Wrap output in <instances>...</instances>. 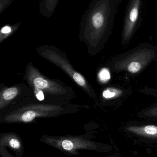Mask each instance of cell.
<instances>
[{
  "instance_id": "6da1fadb",
  "label": "cell",
  "mask_w": 157,
  "mask_h": 157,
  "mask_svg": "<svg viewBox=\"0 0 157 157\" xmlns=\"http://www.w3.org/2000/svg\"><path fill=\"white\" fill-rule=\"evenodd\" d=\"M120 2L117 0H94L82 15L79 38L86 45L91 56L98 55L108 41Z\"/></svg>"
},
{
  "instance_id": "7a4b0ae2",
  "label": "cell",
  "mask_w": 157,
  "mask_h": 157,
  "mask_svg": "<svg viewBox=\"0 0 157 157\" xmlns=\"http://www.w3.org/2000/svg\"><path fill=\"white\" fill-rule=\"evenodd\" d=\"M157 60V46L148 43H142L115 57L107 66L113 73L125 72L136 75Z\"/></svg>"
},
{
  "instance_id": "3957f363",
  "label": "cell",
  "mask_w": 157,
  "mask_h": 157,
  "mask_svg": "<svg viewBox=\"0 0 157 157\" xmlns=\"http://www.w3.org/2000/svg\"><path fill=\"white\" fill-rule=\"evenodd\" d=\"M24 79L32 89L41 90L44 94L49 96L64 99L74 94L71 86L66 85L61 81L45 76L31 62L26 66Z\"/></svg>"
},
{
  "instance_id": "277c9868",
  "label": "cell",
  "mask_w": 157,
  "mask_h": 157,
  "mask_svg": "<svg viewBox=\"0 0 157 157\" xmlns=\"http://www.w3.org/2000/svg\"><path fill=\"white\" fill-rule=\"evenodd\" d=\"M36 51L40 56L61 69L87 94L92 98L96 97L95 91L91 85L84 76L74 68L63 51L54 46L48 45L39 47Z\"/></svg>"
},
{
  "instance_id": "5b68a950",
  "label": "cell",
  "mask_w": 157,
  "mask_h": 157,
  "mask_svg": "<svg viewBox=\"0 0 157 157\" xmlns=\"http://www.w3.org/2000/svg\"><path fill=\"white\" fill-rule=\"evenodd\" d=\"M63 110L57 105L46 103H30L23 105L5 117L6 123H30L38 117H48L56 115Z\"/></svg>"
},
{
  "instance_id": "8992f818",
  "label": "cell",
  "mask_w": 157,
  "mask_h": 157,
  "mask_svg": "<svg viewBox=\"0 0 157 157\" xmlns=\"http://www.w3.org/2000/svg\"><path fill=\"white\" fill-rule=\"evenodd\" d=\"M45 143L67 153L77 154L78 150H95L96 143L75 136L50 137L43 138Z\"/></svg>"
},
{
  "instance_id": "52a82bcc",
  "label": "cell",
  "mask_w": 157,
  "mask_h": 157,
  "mask_svg": "<svg viewBox=\"0 0 157 157\" xmlns=\"http://www.w3.org/2000/svg\"><path fill=\"white\" fill-rule=\"evenodd\" d=\"M140 0H133L129 2L126 12L124 22L122 33V44L126 45L131 41L138 21Z\"/></svg>"
},
{
  "instance_id": "ba28073f",
  "label": "cell",
  "mask_w": 157,
  "mask_h": 157,
  "mask_svg": "<svg viewBox=\"0 0 157 157\" xmlns=\"http://www.w3.org/2000/svg\"><path fill=\"white\" fill-rule=\"evenodd\" d=\"M31 93L34 94L33 89L24 83L11 86L4 85L0 92V109H4L20 96Z\"/></svg>"
},
{
  "instance_id": "9c48e42d",
  "label": "cell",
  "mask_w": 157,
  "mask_h": 157,
  "mask_svg": "<svg viewBox=\"0 0 157 157\" xmlns=\"http://www.w3.org/2000/svg\"><path fill=\"white\" fill-rule=\"evenodd\" d=\"M129 132L150 138L157 139V126L154 125H147L141 126H130L127 128Z\"/></svg>"
},
{
  "instance_id": "30bf717a",
  "label": "cell",
  "mask_w": 157,
  "mask_h": 157,
  "mask_svg": "<svg viewBox=\"0 0 157 157\" xmlns=\"http://www.w3.org/2000/svg\"><path fill=\"white\" fill-rule=\"evenodd\" d=\"M58 1H43L40 2V11L42 15L49 17L53 14Z\"/></svg>"
},
{
  "instance_id": "8fae6325",
  "label": "cell",
  "mask_w": 157,
  "mask_h": 157,
  "mask_svg": "<svg viewBox=\"0 0 157 157\" xmlns=\"http://www.w3.org/2000/svg\"><path fill=\"white\" fill-rule=\"evenodd\" d=\"M124 92L121 89L113 87H108L103 90L102 93V97L105 100H111L118 98L122 95Z\"/></svg>"
},
{
  "instance_id": "7c38bea8",
  "label": "cell",
  "mask_w": 157,
  "mask_h": 157,
  "mask_svg": "<svg viewBox=\"0 0 157 157\" xmlns=\"http://www.w3.org/2000/svg\"><path fill=\"white\" fill-rule=\"evenodd\" d=\"M3 139V142L8 144L10 147L12 149L17 151H21L22 149V145L21 141L18 137L15 136V135H8L6 137H4Z\"/></svg>"
},
{
  "instance_id": "4fadbf2b",
  "label": "cell",
  "mask_w": 157,
  "mask_h": 157,
  "mask_svg": "<svg viewBox=\"0 0 157 157\" xmlns=\"http://www.w3.org/2000/svg\"><path fill=\"white\" fill-rule=\"evenodd\" d=\"M98 77L99 80L101 83H105L108 82L111 78L109 69L106 67L102 68L98 73Z\"/></svg>"
},
{
  "instance_id": "5bb4252c",
  "label": "cell",
  "mask_w": 157,
  "mask_h": 157,
  "mask_svg": "<svg viewBox=\"0 0 157 157\" xmlns=\"http://www.w3.org/2000/svg\"><path fill=\"white\" fill-rule=\"evenodd\" d=\"M13 30H14V27H12L10 25H5L2 28L0 31L1 43H2L5 38H7L12 33Z\"/></svg>"
},
{
  "instance_id": "9a60e30c",
  "label": "cell",
  "mask_w": 157,
  "mask_h": 157,
  "mask_svg": "<svg viewBox=\"0 0 157 157\" xmlns=\"http://www.w3.org/2000/svg\"><path fill=\"white\" fill-rule=\"evenodd\" d=\"M33 89V90L35 96L37 99V100L40 101H44L45 99V94L44 92L41 90L36 89V88H34Z\"/></svg>"
},
{
  "instance_id": "2e32d148",
  "label": "cell",
  "mask_w": 157,
  "mask_h": 157,
  "mask_svg": "<svg viewBox=\"0 0 157 157\" xmlns=\"http://www.w3.org/2000/svg\"><path fill=\"white\" fill-rule=\"evenodd\" d=\"M147 116L151 117H157V105L151 107L145 113Z\"/></svg>"
},
{
  "instance_id": "e0dca14e",
  "label": "cell",
  "mask_w": 157,
  "mask_h": 157,
  "mask_svg": "<svg viewBox=\"0 0 157 157\" xmlns=\"http://www.w3.org/2000/svg\"><path fill=\"white\" fill-rule=\"evenodd\" d=\"M11 2V1H2V0L1 1V4H0V5H1V7H0L1 13H2L3 10H4V9L7 7L6 5H8V3Z\"/></svg>"
}]
</instances>
